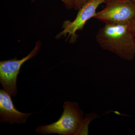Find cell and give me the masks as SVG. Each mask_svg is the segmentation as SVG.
Segmentation results:
<instances>
[{"instance_id": "52a82bcc", "label": "cell", "mask_w": 135, "mask_h": 135, "mask_svg": "<svg viewBox=\"0 0 135 135\" xmlns=\"http://www.w3.org/2000/svg\"><path fill=\"white\" fill-rule=\"evenodd\" d=\"M100 117L95 113L87 114L83 120L77 135H89L88 128L90 123L93 120Z\"/></svg>"}, {"instance_id": "277c9868", "label": "cell", "mask_w": 135, "mask_h": 135, "mask_svg": "<svg viewBox=\"0 0 135 135\" xmlns=\"http://www.w3.org/2000/svg\"><path fill=\"white\" fill-rule=\"evenodd\" d=\"M41 47L40 40L36 42L35 47L28 55L20 60L16 58L0 62V83L3 89L12 96L17 93V80L21 66L27 60L36 56Z\"/></svg>"}, {"instance_id": "6da1fadb", "label": "cell", "mask_w": 135, "mask_h": 135, "mask_svg": "<svg viewBox=\"0 0 135 135\" xmlns=\"http://www.w3.org/2000/svg\"><path fill=\"white\" fill-rule=\"evenodd\" d=\"M96 40L101 49L122 59L131 61L135 56V36L129 23L105 24L98 30Z\"/></svg>"}, {"instance_id": "9c48e42d", "label": "cell", "mask_w": 135, "mask_h": 135, "mask_svg": "<svg viewBox=\"0 0 135 135\" xmlns=\"http://www.w3.org/2000/svg\"><path fill=\"white\" fill-rule=\"evenodd\" d=\"M90 0H75V5L74 9L79 10L83 6Z\"/></svg>"}, {"instance_id": "30bf717a", "label": "cell", "mask_w": 135, "mask_h": 135, "mask_svg": "<svg viewBox=\"0 0 135 135\" xmlns=\"http://www.w3.org/2000/svg\"><path fill=\"white\" fill-rule=\"evenodd\" d=\"M131 29L135 36V18L129 22Z\"/></svg>"}, {"instance_id": "ba28073f", "label": "cell", "mask_w": 135, "mask_h": 135, "mask_svg": "<svg viewBox=\"0 0 135 135\" xmlns=\"http://www.w3.org/2000/svg\"><path fill=\"white\" fill-rule=\"evenodd\" d=\"M36 0H31L32 2H33ZM68 9L74 8L75 5V0H61Z\"/></svg>"}, {"instance_id": "8992f818", "label": "cell", "mask_w": 135, "mask_h": 135, "mask_svg": "<svg viewBox=\"0 0 135 135\" xmlns=\"http://www.w3.org/2000/svg\"><path fill=\"white\" fill-rule=\"evenodd\" d=\"M11 95L4 89H0V122L1 123L23 124L32 113H25L16 109Z\"/></svg>"}, {"instance_id": "5b68a950", "label": "cell", "mask_w": 135, "mask_h": 135, "mask_svg": "<svg viewBox=\"0 0 135 135\" xmlns=\"http://www.w3.org/2000/svg\"><path fill=\"white\" fill-rule=\"evenodd\" d=\"M106 0H90L84 4L79 11L75 19L73 21L67 20L63 23V31L56 36L57 39L62 36L69 39L70 43H74L77 40L78 35L76 32L82 30L88 20L94 17L99 5L105 3Z\"/></svg>"}, {"instance_id": "7a4b0ae2", "label": "cell", "mask_w": 135, "mask_h": 135, "mask_svg": "<svg viewBox=\"0 0 135 135\" xmlns=\"http://www.w3.org/2000/svg\"><path fill=\"white\" fill-rule=\"evenodd\" d=\"M63 108L64 112L58 120L49 125L38 126L36 132L44 135H77L84 118V112L76 102L65 101Z\"/></svg>"}, {"instance_id": "8fae6325", "label": "cell", "mask_w": 135, "mask_h": 135, "mask_svg": "<svg viewBox=\"0 0 135 135\" xmlns=\"http://www.w3.org/2000/svg\"><path fill=\"white\" fill-rule=\"evenodd\" d=\"M133 1L135 3V0H133Z\"/></svg>"}, {"instance_id": "3957f363", "label": "cell", "mask_w": 135, "mask_h": 135, "mask_svg": "<svg viewBox=\"0 0 135 135\" xmlns=\"http://www.w3.org/2000/svg\"><path fill=\"white\" fill-rule=\"evenodd\" d=\"M103 9L93 18L105 24H125L135 18V3L133 0H106Z\"/></svg>"}]
</instances>
